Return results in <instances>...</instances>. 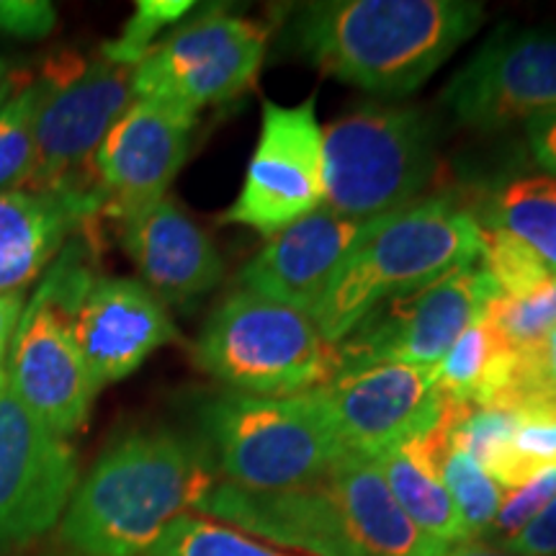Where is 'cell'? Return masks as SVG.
<instances>
[{
	"instance_id": "obj_16",
	"label": "cell",
	"mask_w": 556,
	"mask_h": 556,
	"mask_svg": "<svg viewBox=\"0 0 556 556\" xmlns=\"http://www.w3.org/2000/svg\"><path fill=\"white\" fill-rule=\"evenodd\" d=\"M70 330L96 389L129 377L157 348L178 340L165 304L135 278H96L70 315Z\"/></svg>"
},
{
	"instance_id": "obj_17",
	"label": "cell",
	"mask_w": 556,
	"mask_h": 556,
	"mask_svg": "<svg viewBox=\"0 0 556 556\" xmlns=\"http://www.w3.org/2000/svg\"><path fill=\"white\" fill-rule=\"evenodd\" d=\"M364 225L319 206L268 240L240 270L238 291L312 315Z\"/></svg>"
},
{
	"instance_id": "obj_28",
	"label": "cell",
	"mask_w": 556,
	"mask_h": 556,
	"mask_svg": "<svg viewBox=\"0 0 556 556\" xmlns=\"http://www.w3.org/2000/svg\"><path fill=\"white\" fill-rule=\"evenodd\" d=\"M484 317L513 351L544 343L548 332L556 328V281L531 294H497L486 304Z\"/></svg>"
},
{
	"instance_id": "obj_24",
	"label": "cell",
	"mask_w": 556,
	"mask_h": 556,
	"mask_svg": "<svg viewBox=\"0 0 556 556\" xmlns=\"http://www.w3.org/2000/svg\"><path fill=\"white\" fill-rule=\"evenodd\" d=\"M477 222L479 227L497 229L520 242L556 276V178L520 176L507 180Z\"/></svg>"
},
{
	"instance_id": "obj_14",
	"label": "cell",
	"mask_w": 556,
	"mask_h": 556,
	"mask_svg": "<svg viewBox=\"0 0 556 556\" xmlns=\"http://www.w3.org/2000/svg\"><path fill=\"white\" fill-rule=\"evenodd\" d=\"M5 387L62 438L78 433L88 422L99 389L75 343L70 319L41 289L24 307L13 336Z\"/></svg>"
},
{
	"instance_id": "obj_1",
	"label": "cell",
	"mask_w": 556,
	"mask_h": 556,
	"mask_svg": "<svg viewBox=\"0 0 556 556\" xmlns=\"http://www.w3.org/2000/svg\"><path fill=\"white\" fill-rule=\"evenodd\" d=\"M475 0H317L289 5L283 45L325 75L381 96H407L475 37Z\"/></svg>"
},
{
	"instance_id": "obj_25",
	"label": "cell",
	"mask_w": 556,
	"mask_h": 556,
	"mask_svg": "<svg viewBox=\"0 0 556 556\" xmlns=\"http://www.w3.org/2000/svg\"><path fill=\"white\" fill-rule=\"evenodd\" d=\"M142 556H309L283 548L235 526L199 518L186 513L160 533V539Z\"/></svg>"
},
{
	"instance_id": "obj_35",
	"label": "cell",
	"mask_w": 556,
	"mask_h": 556,
	"mask_svg": "<svg viewBox=\"0 0 556 556\" xmlns=\"http://www.w3.org/2000/svg\"><path fill=\"white\" fill-rule=\"evenodd\" d=\"M443 556H520V554L507 552V548H503V546L479 544V541H464V544L448 548Z\"/></svg>"
},
{
	"instance_id": "obj_4",
	"label": "cell",
	"mask_w": 556,
	"mask_h": 556,
	"mask_svg": "<svg viewBox=\"0 0 556 556\" xmlns=\"http://www.w3.org/2000/svg\"><path fill=\"white\" fill-rule=\"evenodd\" d=\"M199 428L212 467L248 492L319 484L345 456L312 392L212 394L199 407Z\"/></svg>"
},
{
	"instance_id": "obj_10",
	"label": "cell",
	"mask_w": 556,
	"mask_h": 556,
	"mask_svg": "<svg viewBox=\"0 0 556 556\" xmlns=\"http://www.w3.org/2000/svg\"><path fill=\"white\" fill-rule=\"evenodd\" d=\"M323 204V129L317 124V99L309 96L296 106L263 101L261 135L245 170V184L222 222L250 227L270 240Z\"/></svg>"
},
{
	"instance_id": "obj_7",
	"label": "cell",
	"mask_w": 556,
	"mask_h": 556,
	"mask_svg": "<svg viewBox=\"0 0 556 556\" xmlns=\"http://www.w3.org/2000/svg\"><path fill=\"white\" fill-rule=\"evenodd\" d=\"M39 83L37 160L26 191H99L93 157L135 101L131 67L62 58Z\"/></svg>"
},
{
	"instance_id": "obj_12",
	"label": "cell",
	"mask_w": 556,
	"mask_h": 556,
	"mask_svg": "<svg viewBox=\"0 0 556 556\" xmlns=\"http://www.w3.org/2000/svg\"><path fill=\"white\" fill-rule=\"evenodd\" d=\"M78 486V456L0 384V546L39 539L62 520Z\"/></svg>"
},
{
	"instance_id": "obj_9",
	"label": "cell",
	"mask_w": 556,
	"mask_h": 556,
	"mask_svg": "<svg viewBox=\"0 0 556 556\" xmlns=\"http://www.w3.org/2000/svg\"><path fill=\"white\" fill-rule=\"evenodd\" d=\"M268 29L238 13L208 9L152 47L131 67L135 99L199 114L204 106L232 101L258 78Z\"/></svg>"
},
{
	"instance_id": "obj_6",
	"label": "cell",
	"mask_w": 556,
	"mask_h": 556,
	"mask_svg": "<svg viewBox=\"0 0 556 556\" xmlns=\"http://www.w3.org/2000/svg\"><path fill=\"white\" fill-rule=\"evenodd\" d=\"M193 364L232 392L291 397L336 379V345L304 312L235 291L208 315Z\"/></svg>"
},
{
	"instance_id": "obj_5",
	"label": "cell",
	"mask_w": 556,
	"mask_h": 556,
	"mask_svg": "<svg viewBox=\"0 0 556 556\" xmlns=\"http://www.w3.org/2000/svg\"><path fill=\"white\" fill-rule=\"evenodd\" d=\"M435 165L420 109L361 106L323 129V206L356 222L387 217L420 201Z\"/></svg>"
},
{
	"instance_id": "obj_26",
	"label": "cell",
	"mask_w": 556,
	"mask_h": 556,
	"mask_svg": "<svg viewBox=\"0 0 556 556\" xmlns=\"http://www.w3.org/2000/svg\"><path fill=\"white\" fill-rule=\"evenodd\" d=\"M41 83L16 88L0 109V193L29 186L37 160V109Z\"/></svg>"
},
{
	"instance_id": "obj_32",
	"label": "cell",
	"mask_w": 556,
	"mask_h": 556,
	"mask_svg": "<svg viewBox=\"0 0 556 556\" xmlns=\"http://www.w3.org/2000/svg\"><path fill=\"white\" fill-rule=\"evenodd\" d=\"M500 546L520 556H556V495L523 531Z\"/></svg>"
},
{
	"instance_id": "obj_11",
	"label": "cell",
	"mask_w": 556,
	"mask_h": 556,
	"mask_svg": "<svg viewBox=\"0 0 556 556\" xmlns=\"http://www.w3.org/2000/svg\"><path fill=\"white\" fill-rule=\"evenodd\" d=\"M348 456L377 462L441 420L435 366L379 364L309 389Z\"/></svg>"
},
{
	"instance_id": "obj_29",
	"label": "cell",
	"mask_w": 556,
	"mask_h": 556,
	"mask_svg": "<svg viewBox=\"0 0 556 556\" xmlns=\"http://www.w3.org/2000/svg\"><path fill=\"white\" fill-rule=\"evenodd\" d=\"M193 9L191 0H139L116 39L101 47V58L122 67H137L155 47L157 34Z\"/></svg>"
},
{
	"instance_id": "obj_19",
	"label": "cell",
	"mask_w": 556,
	"mask_h": 556,
	"mask_svg": "<svg viewBox=\"0 0 556 556\" xmlns=\"http://www.w3.org/2000/svg\"><path fill=\"white\" fill-rule=\"evenodd\" d=\"M122 222L124 250L163 304L191 302L225 276L214 242L173 199H160Z\"/></svg>"
},
{
	"instance_id": "obj_33",
	"label": "cell",
	"mask_w": 556,
	"mask_h": 556,
	"mask_svg": "<svg viewBox=\"0 0 556 556\" xmlns=\"http://www.w3.org/2000/svg\"><path fill=\"white\" fill-rule=\"evenodd\" d=\"M526 131L533 160H536L548 176L556 178V109L544 111L536 119L528 122Z\"/></svg>"
},
{
	"instance_id": "obj_27",
	"label": "cell",
	"mask_w": 556,
	"mask_h": 556,
	"mask_svg": "<svg viewBox=\"0 0 556 556\" xmlns=\"http://www.w3.org/2000/svg\"><path fill=\"white\" fill-rule=\"evenodd\" d=\"M441 479L454 500L467 539H484L503 505V490L484 475L475 458L451 446V441L441 462Z\"/></svg>"
},
{
	"instance_id": "obj_37",
	"label": "cell",
	"mask_w": 556,
	"mask_h": 556,
	"mask_svg": "<svg viewBox=\"0 0 556 556\" xmlns=\"http://www.w3.org/2000/svg\"><path fill=\"white\" fill-rule=\"evenodd\" d=\"M3 381H5V377H0V384H3Z\"/></svg>"
},
{
	"instance_id": "obj_31",
	"label": "cell",
	"mask_w": 556,
	"mask_h": 556,
	"mask_svg": "<svg viewBox=\"0 0 556 556\" xmlns=\"http://www.w3.org/2000/svg\"><path fill=\"white\" fill-rule=\"evenodd\" d=\"M58 24V13L45 0H0V31L21 39H45Z\"/></svg>"
},
{
	"instance_id": "obj_8",
	"label": "cell",
	"mask_w": 556,
	"mask_h": 556,
	"mask_svg": "<svg viewBox=\"0 0 556 556\" xmlns=\"http://www.w3.org/2000/svg\"><path fill=\"white\" fill-rule=\"evenodd\" d=\"M497 294L492 276L477 261L389 299L338 340L336 377L379 364L438 366Z\"/></svg>"
},
{
	"instance_id": "obj_22",
	"label": "cell",
	"mask_w": 556,
	"mask_h": 556,
	"mask_svg": "<svg viewBox=\"0 0 556 556\" xmlns=\"http://www.w3.org/2000/svg\"><path fill=\"white\" fill-rule=\"evenodd\" d=\"M448 448V415L443 405L441 420L428 433L417 435L405 446L379 456L377 467L394 500L402 510L413 518V523L443 544H464L462 518H458L454 500L441 479V462Z\"/></svg>"
},
{
	"instance_id": "obj_23",
	"label": "cell",
	"mask_w": 556,
	"mask_h": 556,
	"mask_svg": "<svg viewBox=\"0 0 556 556\" xmlns=\"http://www.w3.org/2000/svg\"><path fill=\"white\" fill-rule=\"evenodd\" d=\"M513 348L484 315L462 332L435 366L446 402L462 407H492L510 377Z\"/></svg>"
},
{
	"instance_id": "obj_3",
	"label": "cell",
	"mask_w": 556,
	"mask_h": 556,
	"mask_svg": "<svg viewBox=\"0 0 556 556\" xmlns=\"http://www.w3.org/2000/svg\"><path fill=\"white\" fill-rule=\"evenodd\" d=\"M479 255L482 232L469 208L454 199H420L366 222L309 317L336 345L379 304L471 266Z\"/></svg>"
},
{
	"instance_id": "obj_30",
	"label": "cell",
	"mask_w": 556,
	"mask_h": 556,
	"mask_svg": "<svg viewBox=\"0 0 556 556\" xmlns=\"http://www.w3.org/2000/svg\"><path fill=\"white\" fill-rule=\"evenodd\" d=\"M556 495V467L541 471L539 477H533L531 482L518 486V490L507 492L500 505L495 520H492L486 536L497 539L500 544H505L507 539H513L516 533L531 523L544 507L552 503Z\"/></svg>"
},
{
	"instance_id": "obj_13",
	"label": "cell",
	"mask_w": 556,
	"mask_h": 556,
	"mask_svg": "<svg viewBox=\"0 0 556 556\" xmlns=\"http://www.w3.org/2000/svg\"><path fill=\"white\" fill-rule=\"evenodd\" d=\"M443 103L464 127L497 131L556 109V31L500 29L451 78Z\"/></svg>"
},
{
	"instance_id": "obj_21",
	"label": "cell",
	"mask_w": 556,
	"mask_h": 556,
	"mask_svg": "<svg viewBox=\"0 0 556 556\" xmlns=\"http://www.w3.org/2000/svg\"><path fill=\"white\" fill-rule=\"evenodd\" d=\"M343 516L356 556H443L448 546L428 536L402 510L368 458L343 456L323 479Z\"/></svg>"
},
{
	"instance_id": "obj_18",
	"label": "cell",
	"mask_w": 556,
	"mask_h": 556,
	"mask_svg": "<svg viewBox=\"0 0 556 556\" xmlns=\"http://www.w3.org/2000/svg\"><path fill=\"white\" fill-rule=\"evenodd\" d=\"M197 510L294 552L356 556L343 516L323 482L281 492H248L227 482L214 484Z\"/></svg>"
},
{
	"instance_id": "obj_20",
	"label": "cell",
	"mask_w": 556,
	"mask_h": 556,
	"mask_svg": "<svg viewBox=\"0 0 556 556\" xmlns=\"http://www.w3.org/2000/svg\"><path fill=\"white\" fill-rule=\"evenodd\" d=\"M103 214L99 191L0 193V294H24L60 250Z\"/></svg>"
},
{
	"instance_id": "obj_15",
	"label": "cell",
	"mask_w": 556,
	"mask_h": 556,
	"mask_svg": "<svg viewBox=\"0 0 556 556\" xmlns=\"http://www.w3.org/2000/svg\"><path fill=\"white\" fill-rule=\"evenodd\" d=\"M193 124L191 111L152 99L131 101L93 157L103 214L127 219L165 199L189 157Z\"/></svg>"
},
{
	"instance_id": "obj_36",
	"label": "cell",
	"mask_w": 556,
	"mask_h": 556,
	"mask_svg": "<svg viewBox=\"0 0 556 556\" xmlns=\"http://www.w3.org/2000/svg\"><path fill=\"white\" fill-rule=\"evenodd\" d=\"M13 90H16V86H13V73L9 62L0 58V109H3V103L11 99Z\"/></svg>"
},
{
	"instance_id": "obj_2",
	"label": "cell",
	"mask_w": 556,
	"mask_h": 556,
	"mask_svg": "<svg viewBox=\"0 0 556 556\" xmlns=\"http://www.w3.org/2000/svg\"><path fill=\"white\" fill-rule=\"evenodd\" d=\"M212 490L204 446L173 430H135L75 486L60 536L80 556H142Z\"/></svg>"
},
{
	"instance_id": "obj_34",
	"label": "cell",
	"mask_w": 556,
	"mask_h": 556,
	"mask_svg": "<svg viewBox=\"0 0 556 556\" xmlns=\"http://www.w3.org/2000/svg\"><path fill=\"white\" fill-rule=\"evenodd\" d=\"M24 307V294H0V377H5V361H9Z\"/></svg>"
}]
</instances>
